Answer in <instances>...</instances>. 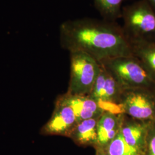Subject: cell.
Listing matches in <instances>:
<instances>
[{
    "label": "cell",
    "mask_w": 155,
    "mask_h": 155,
    "mask_svg": "<svg viewBox=\"0 0 155 155\" xmlns=\"http://www.w3.org/2000/svg\"><path fill=\"white\" fill-rule=\"evenodd\" d=\"M59 33L64 49L85 52L99 62L133 55L130 41L115 22L90 18L68 20L61 24Z\"/></svg>",
    "instance_id": "1"
},
{
    "label": "cell",
    "mask_w": 155,
    "mask_h": 155,
    "mask_svg": "<svg viewBox=\"0 0 155 155\" xmlns=\"http://www.w3.org/2000/svg\"><path fill=\"white\" fill-rule=\"evenodd\" d=\"M100 63L124 90L142 89L155 92V78L135 56L117 57Z\"/></svg>",
    "instance_id": "2"
},
{
    "label": "cell",
    "mask_w": 155,
    "mask_h": 155,
    "mask_svg": "<svg viewBox=\"0 0 155 155\" xmlns=\"http://www.w3.org/2000/svg\"><path fill=\"white\" fill-rule=\"evenodd\" d=\"M122 29L130 43H155V11L147 0H140L122 9Z\"/></svg>",
    "instance_id": "3"
},
{
    "label": "cell",
    "mask_w": 155,
    "mask_h": 155,
    "mask_svg": "<svg viewBox=\"0 0 155 155\" xmlns=\"http://www.w3.org/2000/svg\"><path fill=\"white\" fill-rule=\"evenodd\" d=\"M70 55V78L67 93L90 94L101 70L100 62L82 51H72Z\"/></svg>",
    "instance_id": "4"
},
{
    "label": "cell",
    "mask_w": 155,
    "mask_h": 155,
    "mask_svg": "<svg viewBox=\"0 0 155 155\" xmlns=\"http://www.w3.org/2000/svg\"><path fill=\"white\" fill-rule=\"evenodd\" d=\"M124 114L143 121H155V92L142 89L125 90L119 103Z\"/></svg>",
    "instance_id": "5"
},
{
    "label": "cell",
    "mask_w": 155,
    "mask_h": 155,
    "mask_svg": "<svg viewBox=\"0 0 155 155\" xmlns=\"http://www.w3.org/2000/svg\"><path fill=\"white\" fill-rule=\"evenodd\" d=\"M124 91L116 79L101 64L100 74L88 95L96 101L104 111L115 113L111 106L120 107L119 103Z\"/></svg>",
    "instance_id": "6"
},
{
    "label": "cell",
    "mask_w": 155,
    "mask_h": 155,
    "mask_svg": "<svg viewBox=\"0 0 155 155\" xmlns=\"http://www.w3.org/2000/svg\"><path fill=\"white\" fill-rule=\"evenodd\" d=\"M78 122L73 109L59 96L56 101L52 116L41 128V133L68 137Z\"/></svg>",
    "instance_id": "7"
},
{
    "label": "cell",
    "mask_w": 155,
    "mask_h": 155,
    "mask_svg": "<svg viewBox=\"0 0 155 155\" xmlns=\"http://www.w3.org/2000/svg\"><path fill=\"white\" fill-rule=\"evenodd\" d=\"M125 114L104 111L97 123V150H104L120 132Z\"/></svg>",
    "instance_id": "8"
},
{
    "label": "cell",
    "mask_w": 155,
    "mask_h": 155,
    "mask_svg": "<svg viewBox=\"0 0 155 155\" xmlns=\"http://www.w3.org/2000/svg\"><path fill=\"white\" fill-rule=\"evenodd\" d=\"M150 123L136 120L125 115L120 132L127 143L145 153Z\"/></svg>",
    "instance_id": "9"
},
{
    "label": "cell",
    "mask_w": 155,
    "mask_h": 155,
    "mask_svg": "<svg viewBox=\"0 0 155 155\" xmlns=\"http://www.w3.org/2000/svg\"><path fill=\"white\" fill-rule=\"evenodd\" d=\"M61 97L73 109L79 122L100 117L104 111L100 104L89 95H73L66 93L61 95Z\"/></svg>",
    "instance_id": "10"
},
{
    "label": "cell",
    "mask_w": 155,
    "mask_h": 155,
    "mask_svg": "<svg viewBox=\"0 0 155 155\" xmlns=\"http://www.w3.org/2000/svg\"><path fill=\"white\" fill-rule=\"evenodd\" d=\"M99 118L100 117H95L79 121L72 129L68 137L79 145H93L96 147Z\"/></svg>",
    "instance_id": "11"
},
{
    "label": "cell",
    "mask_w": 155,
    "mask_h": 155,
    "mask_svg": "<svg viewBox=\"0 0 155 155\" xmlns=\"http://www.w3.org/2000/svg\"><path fill=\"white\" fill-rule=\"evenodd\" d=\"M133 55L141 61L155 78V43H131Z\"/></svg>",
    "instance_id": "12"
},
{
    "label": "cell",
    "mask_w": 155,
    "mask_h": 155,
    "mask_svg": "<svg viewBox=\"0 0 155 155\" xmlns=\"http://www.w3.org/2000/svg\"><path fill=\"white\" fill-rule=\"evenodd\" d=\"M125 0H94V5L104 20L114 22L122 16V5Z\"/></svg>",
    "instance_id": "13"
},
{
    "label": "cell",
    "mask_w": 155,
    "mask_h": 155,
    "mask_svg": "<svg viewBox=\"0 0 155 155\" xmlns=\"http://www.w3.org/2000/svg\"><path fill=\"white\" fill-rule=\"evenodd\" d=\"M104 150L109 155H145L127 143L120 132Z\"/></svg>",
    "instance_id": "14"
},
{
    "label": "cell",
    "mask_w": 155,
    "mask_h": 155,
    "mask_svg": "<svg viewBox=\"0 0 155 155\" xmlns=\"http://www.w3.org/2000/svg\"><path fill=\"white\" fill-rule=\"evenodd\" d=\"M145 155H155V121L151 122L150 125Z\"/></svg>",
    "instance_id": "15"
},
{
    "label": "cell",
    "mask_w": 155,
    "mask_h": 155,
    "mask_svg": "<svg viewBox=\"0 0 155 155\" xmlns=\"http://www.w3.org/2000/svg\"><path fill=\"white\" fill-rule=\"evenodd\" d=\"M96 155H109L104 150H97Z\"/></svg>",
    "instance_id": "16"
},
{
    "label": "cell",
    "mask_w": 155,
    "mask_h": 155,
    "mask_svg": "<svg viewBox=\"0 0 155 155\" xmlns=\"http://www.w3.org/2000/svg\"><path fill=\"white\" fill-rule=\"evenodd\" d=\"M155 11V0H147Z\"/></svg>",
    "instance_id": "17"
}]
</instances>
